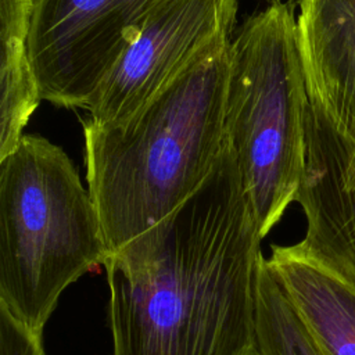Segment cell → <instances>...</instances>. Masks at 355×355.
<instances>
[{"label":"cell","mask_w":355,"mask_h":355,"mask_svg":"<svg viewBox=\"0 0 355 355\" xmlns=\"http://www.w3.org/2000/svg\"><path fill=\"white\" fill-rule=\"evenodd\" d=\"M261 240L225 135L202 184L105 258L114 355H257Z\"/></svg>","instance_id":"obj_1"},{"label":"cell","mask_w":355,"mask_h":355,"mask_svg":"<svg viewBox=\"0 0 355 355\" xmlns=\"http://www.w3.org/2000/svg\"><path fill=\"white\" fill-rule=\"evenodd\" d=\"M229 42L198 57L130 119L83 123L86 180L108 254L165 219L209 175L225 137Z\"/></svg>","instance_id":"obj_2"},{"label":"cell","mask_w":355,"mask_h":355,"mask_svg":"<svg viewBox=\"0 0 355 355\" xmlns=\"http://www.w3.org/2000/svg\"><path fill=\"white\" fill-rule=\"evenodd\" d=\"M107 257L96 204L71 158L24 135L0 159V302L43 333L62 291Z\"/></svg>","instance_id":"obj_3"},{"label":"cell","mask_w":355,"mask_h":355,"mask_svg":"<svg viewBox=\"0 0 355 355\" xmlns=\"http://www.w3.org/2000/svg\"><path fill=\"white\" fill-rule=\"evenodd\" d=\"M306 80L297 18L275 1L229 42L225 135L237 158L259 236L295 201L305 166Z\"/></svg>","instance_id":"obj_4"},{"label":"cell","mask_w":355,"mask_h":355,"mask_svg":"<svg viewBox=\"0 0 355 355\" xmlns=\"http://www.w3.org/2000/svg\"><path fill=\"white\" fill-rule=\"evenodd\" d=\"M168 0H35L28 40L42 100L86 108L90 97Z\"/></svg>","instance_id":"obj_5"},{"label":"cell","mask_w":355,"mask_h":355,"mask_svg":"<svg viewBox=\"0 0 355 355\" xmlns=\"http://www.w3.org/2000/svg\"><path fill=\"white\" fill-rule=\"evenodd\" d=\"M237 0H168L101 80L86 110L96 125L130 119L198 57L230 37Z\"/></svg>","instance_id":"obj_6"},{"label":"cell","mask_w":355,"mask_h":355,"mask_svg":"<svg viewBox=\"0 0 355 355\" xmlns=\"http://www.w3.org/2000/svg\"><path fill=\"white\" fill-rule=\"evenodd\" d=\"M306 92L305 166L295 196L306 218L300 244L355 287V135Z\"/></svg>","instance_id":"obj_7"},{"label":"cell","mask_w":355,"mask_h":355,"mask_svg":"<svg viewBox=\"0 0 355 355\" xmlns=\"http://www.w3.org/2000/svg\"><path fill=\"white\" fill-rule=\"evenodd\" d=\"M322 355H355V287L300 243L266 258Z\"/></svg>","instance_id":"obj_8"},{"label":"cell","mask_w":355,"mask_h":355,"mask_svg":"<svg viewBox=\"0 0 355 355\" xmlns=\"http://www.w3.org/2000/svg\"><path fill=\"white\" fill-rule=\"evenodd\" d=\"M298 46L306 87L355 129V0H300Z\"/></svg>","instance_id":"obj_9"},{"label":"cell","mask_w":355,"mask_h":355,"mask_svg":"<svg viewBox=\"0 0 355 355\" xmlns=\"http://www.w3.org/2000/svg\"><path fill=\"white\" fill-rule=\"evenodd\" d=\"M35 0H0V159L18 146L40 94L29 55Z\"/></svg>","instance_id":"obj_10"},{"label":"cell","mask_w":355,"mask_h":355,"mask_svg":"<svg viewBox=\"0 0 355 355\" xmlns=\"http://www.w3.org/2000/svg\"><path fill=\"white\" fill-rule=\"evenodd\" d=\"M257 355H322L262 255L255 280Z\"/></svg>","instance_id":"obj_11"},{"label":"cell","mask_w":355,"mask_h":355,"mask_svg":"<svg viewBox=\"0 0 355 355\" xmlns=\"http://www.w3.org/2000/svg\"><path fill=\"white\" fill-rule=\"evenodd\" d=\"M0 355H46L43 333L31 330L1 302Z\"/></svg>","instance_id":"obj_12"},{"label":"cell","mask_w":355,"mask_h":355,"mask_svg":"<svg viewBox=\"0 0 355 355\" xmlns=\"http://www.w3.org/2000/svg\"><path fill=\"white\" fill-rule=\"evenodd\" d=\"M351 130H352V129H351ZM352 132H354V135H355V129H354V130H352Z\"/></svg>","instance_id":"obj_13"},{"label":"cell","mask_w":355,"mask_h":355,"mask_svg":"<svg viewBox=\"0 0 355 355\" xmlns=\"http://www.w3.org/2000/svg\"><path fill=\"white\" fill-rule=\"evenodd\" d=\"M272 1H273V3H275V1H277V0H272Z\"/></svg>","instance_id":"obj_14"}]
</instances>
